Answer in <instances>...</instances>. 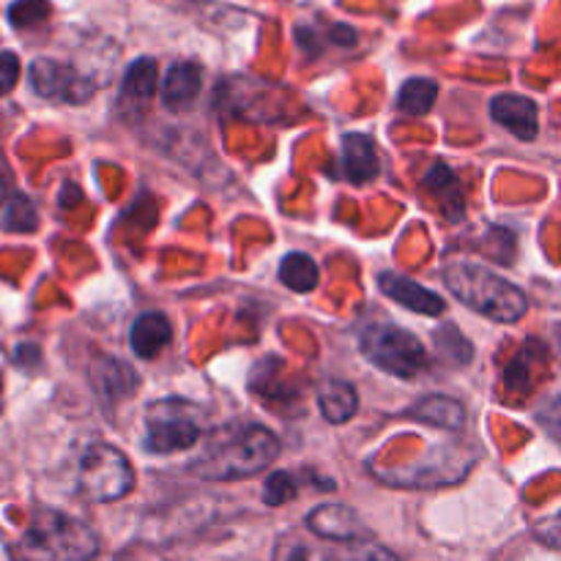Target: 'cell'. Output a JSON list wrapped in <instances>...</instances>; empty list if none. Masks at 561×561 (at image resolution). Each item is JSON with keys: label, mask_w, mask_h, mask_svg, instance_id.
<instances>
[{"label": "cell", "mask_w": 561, "mask_h": 561, "mask_svg": "<svg viewBox=\"0 0 561 561\" xmlns=\"http://www.w3.org/2000/svg\"><path fill=\"white\" fill-rule=\"evenodd\" d=\"M318 277H321V272H318L316 261L310 255H305V252H290V255H285L283 266H279V279L290 290H296V294H310V290H316Z\"/></svg>", "instance_id": "obj_21"}, {"label": "cell", "mask_w": 561, "mask_h": 561, "mask_svg": "<svg viewBox=\"0 0 561 561\" xmlns=\"http://www.w3.org/2000/svg\"><path fill=\"white\" fill-rule=\"evenodd\" d=\"M49 3L47 0H16L9 9V22L14 27H31L36 22L47 20Z\"/></svg>", "instance_id": "obj_26"}, {"label": "cell", "mask_w": 561, "mask_h": 561, "mask_svg": "<svg viewBox=\"0 0 561 561\" xmlns=\"http://www.w3.org/2000/svg\"><path fill=\"white\" fill-rule=\"evenodd\" d=\"M444 285L469 310L499 323H515L526 316L529 301L526 294L504 279L502 274L474 261H449L444 268Z\"/></svg>", "instance_id": "obj_2"}, {"label": "cell", "mask_w": 561, "mask_h": 561, "mask_svg": "<svg viewBox=\"0 0 561 561\" xmlns=\"http://www.w3.org/2000/svg\"><path fill=\"white\" fill-rule=\"evenodd\" d=\"M318 405H321V414L332 425H343V422H348L359 411V394H356L351 383L327 381L318 389Z\"/></svg>", "instance_id": "obj_20"}, {"label": "cell", "mask_w": 561, "mask_h": 561, "mask_svg": "<svg viewBox=\"0 0 561 561\" xmlns=\"http://www.w3.org/2000/svg\"><path fill=\"white\" fill-rule=\"evenodd\" d=\"M203 85V69L192 60H181V64L170 66V71L164 75L162 82V102L168 110H190L195 104L197 93Z\"/></svg>", "instance_id": "obj_16"}, {"label": "cell", "mask_w": 561, "mask_h": 561, "mask_svg": "<svg viewBox=\"0 0 561 561\" xmlns=\"http://www.w3.org/2000/svg\"><path fill=\"white\" fill-rule=\"evenodd\" d=\"M362 351L378 370L398 378H414L425 370L427 351L414 332L389 323H370L362 332Z\"/></svg>", "instance_id": "obj_5"}, {"label": "cell", "mask_w": 561, "mask_h": 561, "mask_svg": "<svg viewBox=\"0 0 561 561\" xmlns=\"http://www.w3.org/2000/svg\"><path fill=\"white\" fill-rule=\"evenodd\" d=\"M491 118L518 140H535L537 131H540L537 104L529 96H520V93H499V96H493Z\"/></svg>", "instance_id": "obj_10"}, {"label": "cell", "mask_w": 561, "mask_h": 561, "mask_svg": "<svg viewBox=\"0 0 561 561\" xmlns=\"http://www.w3.org/2000/svg\"><path fill=\"white\" fill-rule=\"evenodd\" d=\"M557 345H559V351H561V323L557 327Z\"/></svg>", "instance_id": "obj_32"}, {"label": "cell", "mask_w": 561, "mask_h": 561, "mask_svg": "<svg viewBox=\"0 0 561 561\" xmlns=\"http://www.w3.org/2000/svg\"><path fill=\"white\" fill-rule=\"evenodd\" d=\"M343 170L345 179L354 184H367L378 175L381 162H378L376 140L370 135H348L343 140Z\"/></svg>", "instance_id": "obj_17"}, {"label": "cell", "mask_w": 561, "mask_h": 561, "mask_svg": "<svg viewBox=\"0 0 561 561\" xmlns=\"http://www.w3.org/2000/svg\"><path fill=\"white\" fill-rule=\"evenodd\" d=\"M537 351H540V343L529 340L526 348L507 365V370H504V387H507L510 392H526V389L531 387V356H535Z\"/></svg>", "instance_id": "obj_23"}, {"label": "cell", "mask_w": 561, "mask_h": 561, "mask_svg": "<svg viewBox=\"0 0 561 561\" xmlns=\"http://www.w3.org/2000/svg\"><path fill=\"white\" fill-rule=\"evenodd\" d=\"M3 228L5 230H16V233H27V230L36 228V208L31 206V201L25 197H11L9 208L3 214Z\"/></svg>", "instance_id": "obj_25"}, {"label": "cell", "mask_w": 561, "mask_h": 561, "mask_svg": "<svg viewBox=\"0 0 561 561\" xmlns=\"http://www.w3.org/2000/svg\"><path fill=\"white\" fill-rule=\"evenodd\" d=\"M378 285H381L383 294L389 296V299H394L398 305L409 307V310L420 312V316H442L444 312V299L438 294H433V290H427L425 285L414 283V279L403 277V274H381L378 277Z\"/></svg>", "instance_id": "obj_15"}, {"label": "cell", "mask_w": 561, "mask_h": 561, "mask_svg": "<svg viewBox=\"0 0 561 561\" xmlns=\"http://www.w3.org/2000/svg\"><path fill=\"white\" fill-rule=\"evenodd\" d=\"M137 383L140 378L135 376V370L113 356H99L91 365V387L104 405H115L118 400L131 398Z\"/></svg>", "instance_id": "obj_11"}, {"label": "cell", "mask_w": 561, "mask_h": 561, "mask_svg": "<svg viewBox=\"0 0 561 561\" xmlns=\"http://www.w3.org/2000/svg\"><path fill=\"white\" fill-rule=\"evenodd\" d=\"M77 488L88 502H118L135 488V471L113 444H91L77 469Z\"/></svg>", "instance_id": "obj_4"}, {"label": "cell", "mask_w": 561, "mask_h": 561, "mask_svg": "<svg viewBox=\"0 0 561 561\" xmlns=\"http://www.w3.org/2000/svg\"><path fill=\"white\" fill-rule=\"evenodd\" d=\"M411 416L416 422H425V425L438 427V431L458 433L466 425V409L458 400L447 398V394H431V398H422L420 403L411 409Z\"/></svg>", "instance_id": "obj_18"}, {"label": "cell", "mask_w": 561, "mask_h": 561, "mask_svg": "<svg viewBox=\"0 0 561 561\" xmlns=\"http://www.w3.org/2000/svg\"><path fill=\"white\" fill-rule=\"evenodd\" d=\"M20 80V58L14 53H0V96L9 93Z\"/></svg>", "instance_id": "obj_29"}, {"label": "cell", "mask_w": 561, "mask_h": 561, "mask_svg": "<svg viewBox=\"0 0 561 561\" xmlns=\"http://www.w3.org/2000/svg\"><path fill=\"white\" fill-rule=\"evenodd\" d=\"M307 529L316 537L327 542H337V546H362V542L373 540V531L367 529L365 520L359 513L345 504H321L307 515Z\"/></svg>", "instance_id": "obj_9"}, {"label": "cell", "mask_w": 561, "mask_h": 561, "mask_svg": "<svg viewBox=\"0 0 561 561\" xmlns=\"http://www.w3.org/2000/svg\"><path fill=\"white\" fill-rule=\"evenodd\" d=\"M332 42H337V44H354V42H356L354 27L334 25V31H332Z\"/></svg>", "instance_id": "obj_30"}, {"label": "cell", "mask_w": 561, "mask_h": 561, "mask_svg": "<svg viewBox=\"0 0 561 561\" xmlns=\"http://www.w3.org/2000/svg\"><path fill=\"white\" fill-rule=\"evenodd\" d=\"M351 561H400L392 551H387L383 546H376V542H362V546L348 548Z\"/></svg>", "instance_id": "obj_28"}, {"label": "cell", "mask_w": 561, "mask_h": 561, "mask_svg": "<svg viewBox=\"0 0 561 561\" xmlns=\"http://www.w3.org/2000/svg\"><path fill=\"white\" fill-rule=\"evenodd\" d=\"M279 455V442L272 431L250 425L195 463V474L203 480H244L261 474Z\"/></svg>", "instance_id": "obj_3"}, {"label": "cell", "mask_w": 561, "mask_h": 561, "mask_svg": "<svg viewBox=\"0 0 561 561\" xmlns=\"http://www.w3.org/2000/svg\"><path fill=\"white\" fill-rule=\"evenodd\" d=\"M153 93H157V60L151 58H137L129 64L124 75V85H121V110L129 118H137L148 110Z\"/></svg>", "instance_id": "obj_14"}, {"label": "cell", "mask_w": 561, "mask_h": 561, "mask_svg": "<svg viewBox=\"0 0 561 561\" xmlns=\"http://www.w3.org/2000/svg\"><path fill=\"white\" fill-rule=\"evenodd\" d=\"M477 463L474 449L463 447H438L433 458H422L416 463L398 466V469H378L373 466V474L381 482L394 488H436V485H455L463 480Z\"/></svg>", "instance_id": "obj_6"}, {"label": "cell", "mask_w": 561, "mask_h": 561, "mask_svg": "<svg viewBox=\"0 0 561 561\" xmlns=\"http://www.w3.org/2000/svg\"><path fill=\"white\" fill-rule=\"evenodd\" d=\"M173 340V327H170L168 318L162 312H146L135 321L131 327V348L142 359H151L157 356L164 345Z\"/></svg>", "instance_id": "obj_19"}, {"label": "cell", "mask_w": 561, "mask_h": 561, "mask_svg": "<svg viewBox=\"0 0 561 561\" xmlns=\"http://www.w3.org/2000/svg\"><path fill=\"white\" fill-rule=\"evenodd\" d=\"M299 485H296L294 474L288 471H274L266 482H263V502L268 507H279V504H288L290 499H296Z\"/></svg>", "instance_id": "obj_24"}, {"label": "cell", "mask_w": 561, "mask_h": 561, "mask_svg": "<svg viewBox=\"0 0 561 561\" xmlns=\"http://www.w3.org/2000/svg\"><path fill=\"white\" fill-rule=\"evenodd\" d=\"M272 561H351V557L348 548L340 551V548L329 546L327 540L316 537L305 526V529L288 531V535L279 537Z\"/></svg>", "instance_id": "obj_13"}, {"label": "cell", "mask_w": 561, "mask_h": 561, "mask_svg": "<svg viewBox=\"0 0 561 561\" xmlns=\"http://www.w3.org/2000/svg\"><path fill=\"white\" fill-rule=\"evenodd\" d=\"M11 195V179L5 173H0V203Z\"/></svg>", "instance_id": "obj_31"}, {"label": "cell", "mask_w": 561, "mask_h": 561, "mask_svg": "<svg viewBox=\"0 0 561 561\" xmlns=\"http://www.w3.org/2000/svg\"><path fill=\"white\" fill-rule=\"evenodd\" d=\"M96 557V531L85 520L49 507L36 510L14 542L16 561H93Z\"/></svg>", "instance_id": "obj_1"}, {"label": "cell", "mask_w": 561, "mask_h": 561, "mask_svg": "<svg viewBox=\"0 0 561 561\" xmlns=\"http://www.w3.org/2000/svg\"><path fill=\"white\" fill-rule=\"evenodd\" d=\"M422 192L433 201V206L449 219V222H460L466 217V197L460 190V181L447 164H433L422 179Z\"/></svg>", "instance_id": "obj_12"}, {"label": "cell", "mask_w": 561, "mask_h": 561, "mask_svg": "<svg viewBox=\"0 0 561 561\" xmlns=\"http://www.w3.org/2000/svg\"><path fill=\"white\" fill-rule=\"evenodd\" d=\"M31 85L38 96L53 99V102L66 104H82L93 96V82L85 80L80 71L71 66L58 64V60L38 58L31 66Z\"/></svg>", "instance_id": "obj_8"}, {"label": "cell", "mask_w": 561, "mask_h": 561, "mask_svg": "<svg viewBox=\"0 0 561 561\" xmlns=\"http://www.w3.org/2000/svg\"><path fill=\"white\" fill-rule=\"evenodd\" d=\"M146 425V449L153 455L184 453V449L195 447V442L201 438V420H197L195 405L175 398L153 403L148 409Z\"/></svg>", "instance_id": "obj_7"}, {"label": "cell", "mask_w": 561, "mask_h": 561, "mask_svg": "<svg viewBox=\"0 0 561 561\" xmlns=\"http://www.w3.org/2000/svg\"><path fill=\"white\" fill-rule=\"evenodd\" d=\"M0 409H3V381H0Z\"/></svg>", "instance_id": "obj_33"}, {"label": "cell", "mask_w": 561, "mask_h": 561, "mask_svg": "<svg viewBox=\"0 0 561 561\" xmlns=\"http://www.w3.org/2000/svg\"><path fill=\"white\" fill-rule=\"evenodd\" d=\"M535 537L542 542V546L553 548V551H561V513L553 515V518L540 520L535 526Z\"/></svg>", "instance_id": "obj_27"}, {"label": "cell", "mask_w": 561, "mask_h": 561, "mask_svg": "<svg viewBox=\"0 0 561 561\" xmlns=\"http://www.w3.org/2000/svg\"><path fill=\"white\" fill-rule=\"evenodd\" d=\"M438 85L427 77H414L398 93V110L405 115H427L436 104Z\"/></svg>", "instance_id": "obj_22"}]
</instances>
